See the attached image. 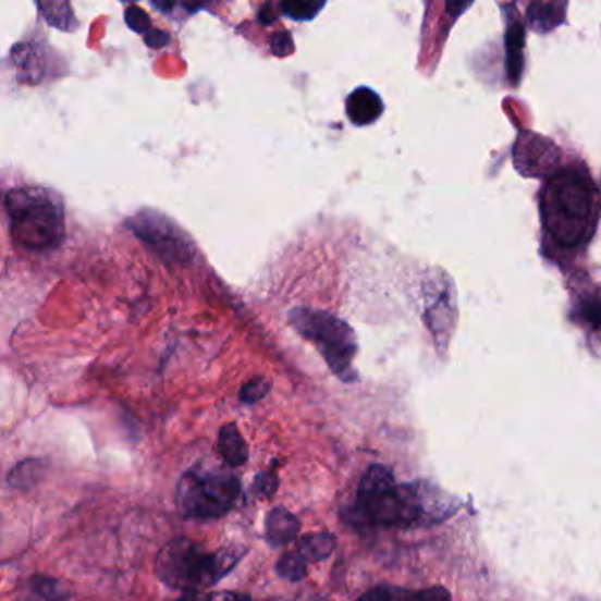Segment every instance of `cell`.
Segmentation results:
<instances>
[{
	"label": "cell",
	"instance_id": "obj_14",
	"mask_svg": "<svg viewBox=\"0 0 601 601\" xmlns=\"http://www.w3.org/2000/svg\"><path fill=\"white\" fill-rule=\"evenodd\" d=\"M275 569H278L279 577L284 578L287 582H300L307 577V561L298 551L284 552L279 557Z\"/></svg>",
	"mask_w": 601,
	"mask_h": 601
},
{
	"label": "cell",
	"instance_id": "obj_24",
	"mask_svg": "<svg viewBox=\"0 0 601 601\" xmlns=\"http://www.w3.org/2000/svg\"><path fill=\"white\" fill-rule=\"evenodd\" d=\"M272 51L275 56L286 57L293 51V39L287 33H279L272 37Z\"/></svg>",
	"mask_w": 601,
	"mask_h": 601
},
{
	"label": "cell",
	"instance_id": "obj_12",
	"mask_svg": "<svg viewBox=\"0 0 601 601\" xmlns=\"http://www.w3.org/2000/svg\"><path fill=\"white\" fill-rule=\"evenodd\" d=\"M574 318L589 330H601V296L584 295L574 306Z\"/></svg>",
	"mask_w": 601,
	"mask_h": 601
},
{
	"label": "cell",
	"instance_id": "obj_11",
	"mask_svg": "<svg viewBox=\"0 0 601 601\" xmlns=\"http://www.w3.org/2000/svg\"><path fill=\"white\" fill-rule=\"evenodd\" d=\"M296 551L304 555L307 563H319L332 555L335 551V537L329 531L309 532L298 541Z\"/></svg>",
	"mask_w": 601,
	"mask_h": 601
},
{
	"label": "cell",
	"instance_id": "obj_4",
	"mask_svg": "<svg viewBox=\"0 0 601 601\" xmlns=\"http://www.w3.org/2000/svg\"><path fill=\"white\" fill-rule=\"evenodd\" d=\"M290 321L302 338L318 347L333 375L343 381H355L353 358L358 352L355 332L349 324L327 310L296 307L290 312Z\"/></svg>",
	"mask_w": 601,
	"mask_h": 601
},
{
	"label": "cell",
	"instance_id": "obj_3",
	"mask_svg": "<svg viewBox=\"0 0 601 601\" xmlns=\"http://www.w3.org/2000/svg\"><path fill=\"white\" fill-rule=\"evenodd\" d=\"M356 512L370 526L407 528L430 514L417 486H397L389 467L375 464L361 477Z\"/></svg>",
	"mask_w": 601,
	"mask_h": 601
},
{
	"label": "cell",
	"instance_id": "obj_22",
	"mask_svg": "<svg viewBox=\"0 0 601 601\" xmlns=\"http://www.w3.org/2000/svg\"><path fill=\"white\" fill-rule=\"evenodd\" d=\"M398 601H452L450 592L444 588H430L424 591L401 592L398 591Z\"/></svg>",
	"mask_w": 601,
	"mask_h": 601
},
{
	"label": "cell",
	"instance_id": "obj_17",
	"mask_svg": "<svg viewBox=\"0 0 601 601\" xmlns=\"http://www.w3.org/2000/svg\"><path fill=\"white\" fill-rule=\"evenodd\" d=\"M37 10L41 11L48 24L53 25V27L62 28V30H73V27H76L73 11L65 14L59 13L62 10V2H59V4H48V2L47 4H37Z\"/></svg>",
	"mask_w": 601,
	"mask_h": 601
},
{
	"label": "cell",
	"instance_id": "obj_1",
	"mask_svg": "<svg viewBox=\"0 0 601 601\" xmlns=\"http://www.w3.org/2000/svg\"><path fill=\"white\" fill-rule=\"evenodd\" d=\"M541 222L545 235L561 249H580L594 235L600 195L584 170L554 173L541 189Z\"/></svg>",
	"mask_w": 601,
	"mask_h": 601
},
{
	"label": "cell",
	"instance_id": "obj_27",
	"mask_svg": "<svg viewBox=\"0 0 601 601\" xmlns=\"http://www.w3.org/2000/svg\"><path fill=\"white\" fill-rule=\"evenodd\" d=\"M176 601H199V598L196 592H184V594H182V597Z\"/></svg>",
	"mask_w": 601,
	"mask_h": 601
},
{
	"label": "cell",
	"instance_id": "obj_15",
	"mask_svg": "<svg viewBox=\"0 0 601 601\" xmlns=\"http://www.w3.org/2000/svg\"><path fill=\"white\" fill-rule=\"evenodd\" d=\"M30 588L37 597L45 601H65L68 598L61 584L57 582L56 578L45 577V575L34 577Z\"/></svg>",
	"mask_w": 601,
	"mask_h": 601
},
{
	"label": "cell",
	"instance_id": "obj_16",
	"mask_svg": "<svg viewBox=\"0 0 601 601\" xmlns=\"http://www.w3.org/2000/svg\"><path fill=\"white\" fill-rule=\"evenodd\" d=\"M324 2H283L281 11L287 19L296 22H307L315 19L319 11L323 10Z\"/></svg>",
	"mask_w": 601,
	"mask_h": 601
},
{
	"label": "cell",
	"instance_id": "obj_20",
	"mask_svg": "<svg viewBox=\"0 0 601 601\" xmlns=\"http://www.w3.org/2000/svg\"><path fill=\"white\" fill-rule=\"evenodd\" d=\"M523 27H520V24L512 25V27L508 28L510 71H512V68H514V59L515 61H517L518 68L523 70V59H520V57H523Z\"/></svg>",
	"mask_w": 601,
	"mask_h": 601
},
{
	"label": "cell",
	"instance_id": "obj_5",
	"mask_svg": "<svg viewBox=\"0 0 601 601\" xmlns=\"http://www.w3.org/2000/svg\"><path fill=\"white\" fill-rule=\"evenodd\" d=\"M154 568L156 577L168 588L184 592H196L198 588H207L221 580L218 552L210 554L187 538H176L162 547Z\"/></svg>",
	"mask_w": 601,
	"mask_h": 601
},
{
	"label": "cell",
	"instance_id": "obj_23",
	"mask_svg": "<svg viewBox=\"0 0 601 601\" xmlns=\"http://www.w3.org/2000/svg\"><path fill=\"white\" fill-rule=\"evenodd\" d=\"M397 591H392V589L387 588V586H378V588L369 589V591L364 592L358 601H395Z\"/></svg>",
	"mask_w": 601,
	"mask_h": 601
},
{
	"label": "cell",
	"instance_id": "obj_8",
	"mask_svg": "<svg viewBox=\"0 0 601 601\" xmlns=\"http://www.w3.org/2000/svg\"><path fill=\"white\" fill-rule=\"evenodd\" d=\"M383 110L384 105L381 101L380 94H376L372 88L358 87L347 96V119L358 127L375 124L380 119Z\"/></svg>",
	"mask_w": 601,
	"mask_h": 601
},
{
	"label": "cell",
	"instance_id": "obj_9",
	"mask_svg": "<svg viewBox=\"0 0 601 601\" xmlns=\"http://www.w3.org/2000/svg\"><path fill=\"white\" fill-rule=\"evenodd\" d=\"M300 532V520L290 510L279 506L270 510L265 523V537L272 547L290 545Z\"/></svg>",
	"mask_w": 601,
	"mask_h": 601
},
{
	"label": "cell",
	"instance_id": "obj_6",
	"mask_svg": "<svg viewBox=\"0 0 601 601\" xmlns=\"http://www.w3.org/2000/svg\"><path fill=\"white\" fill-rule=\"evenodd\" d=\"M242 483L230 473H185L176 489V506L185 517L218 518L241 500Z\"/></svg>",
	"mask_w": 601,
	"mask_h": 601
},
{
	"label": "cell",
	"instance_id": "obj_25",
	"mask_svg": "<svg viewBox=\"0 0 601 601\" xmlns=\"http://www.w3.org/2000/svg\"><path fill=\"white\" fill-rule=\"evenodd\" d=\"M168 41H170V34L162 33L159 28H154L152 33L145 36V42L150 48H162Z\"/></svg>",
	"mask_w": 601,
	"mask_h": 601
},
{
	"label": "cell",
	"instance_id": "obj_28",
	"mask_svg": "<svg viewBox=\"0 0 601 601\" xmlns=\"http://www.w3.org/2000/svg\"><path fill=\"white\" fill-rule=\"evenodd\" d=\"M238 601H255V600H250V598L246 597V594H241V597H238Z\"/></svg>",
	"mask_w": 601,
	"mask_h": 601
},
{
	"label": "cell",
	"instance_id": "obj_13",
	"mask_svg": "<svg viewBox=\"0 0 601 601\" xmlns=\"http://www.w3.org/2000/svg\"><path fill=\"white\" fill-rule=\"evenodd\" d=\"M45 464L39 458H27L24 463H20L19 466L13 467V471L10 473L8 481L13 489H28L41 478Z\"/></svg>",
	"mask_w": 601,
	"mask_h": 601
},
{
	"label": "cell",
	"instance_id": "obj_21",
	"mask_svg": "<svg viewBox=\"0 0 601 601\" xmlns=\"http://www.w3.org/2000/svg\"><path fill=\"white\" fill-rule=\"evenodd\" d=\"M125 22H127V25H130L135 33L144 34V36H147L148 33H152V22H150V19H148V14L145 13L142 8H138V5H130L127 10H125Z\"/></svg>",
	"mask_w": 601,
	"mask_h": 601
},
{
	"label": "cell",
	"instance_id": "obj_26",
	"mask_svg": "<svg viewBox=\"0 0 601 601\" xmlns=\"http://www.w3.org/2000/svg\"><path fill=\"white\" fill-rule=\"evenodd\" d=\"M238 597H241V594H235V592L219 591L212 592V594H209L204 601H238Z\"/></svg>",
	"mask_w": 601,
	"mask_h": 601
},
{
	"label": "cell",
	"instance_id": "obj_19",
	"mask_svg": "<svg viewBox=\"0 0 601 601\" xmlns=\"http://www.w3.org/2000/svg\"><path fill=\"white\" fill-rule=\"evenodd\" d=\"M270 392V383L265 378L247 381L241 390V401L244 404H255Z\"/></svg>",
	"mask_w": 601,
	"mask_h": 601
},
{
	"label": "cell",
	"instance_id": "obj_7",
	"mask_svg": "<svg viewBox=\"0 0 601 601\" xmlns=\"http://www.w3.org/2000/svg\"><path fill=\"white\" fill-rule=\"evenodd\" d=\"M125 224L164 263L184 265L195 258L196 249L189 236L185 235L175 222L159 212L144 210V212L136 213L135 218H131Z\"/></svg>",
	"mask_w": 601,
	"mask_h": 601
},
{
	"label": "cell",
	"instance_id": "obj_2",
	"mask_svg": "<svg viewBox=\"0 0 601 601\" xmlns=\"http://www.w3.org/2000/svg\"><path fill=\"white\" fill-rule=\"evenodd\" d=\"M13 241L27 250L56 249L65 236L62 199L41 187H16L4 199Z\"/></svg>",
	"mask_w": 601,
	"mask_h": 601
},
{
	"label": "cell",
	"instance_id": "obj_10",
	"mask_svg": "<svg viewBox=\"0 0 601 601\" xmlns=\"http://www.w3.org/2000/svg\"><path fill=\"white\" fill-rule=\"evenodd\" d=\"M219 452L232 467H241L249 458V449L235 424H226L219 432Z\"/></svg>",
	"mask_w": 601,
	"mask_h": 601
},
{
	"label": "cell",
	"instance_id": "obj_18",
	"mask_svg": "<svg viewBox=\"0 0 601 601\" xmlns=\"http://www.w3.org/2000/svg\"><path fill=\"white\" fill-rule=\"evenodd\" d=\"M279 489V477L278 473L272 471H261L258 473V477L253 481V494L258 498V500H270Z\"/></svg>",
	"mask_w": 601,
	"mask_h": 601
}]
</instances>
